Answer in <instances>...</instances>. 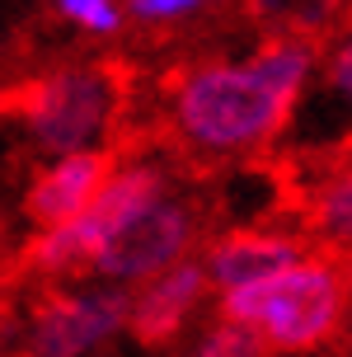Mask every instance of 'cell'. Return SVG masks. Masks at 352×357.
I'll use <instances>...</instances> for the list:
<instances>
[{
    "label": "cell",
    "mask_w": 352,
    "mask_h": 357,
    "mask_svg": "<svg viewBox=\"0 0 352 357\" xmlns=\"http://www.w3.org/2000/svg\"><path fill=\"white\" fill-rule=\"evenodd\" d=\"M324 47L263 33L245 56L202 52L160 80V132L188 165H245L291 132Z\"/></svg>",
    "instance_id": "obj_1"
},
{
    "label": "cell",
    "mask_w": 352,
    "mask_h": 357,
    "mask_svg": "<svg viewBox=\"0 0 352 357\" xmlns=\"http://www.w3.org/2000/svg\"><path fill=\"white\" fill-rule=\"evenodd\" d=\"M127 71L108 56H66L24 75L5 94V113L29 151L43 160L61 155H123Z\"/></svg>",
    "instance_id": "obj_2"
},
{
    "label": "cell",
    "mask_w": 352,
    "mask_h": 357,
    "mask_svg": "<svg viewBox=\"0 0 352 357\" xmlns=\"http://www.w3.org/2000/svg\"><path fill=\"white\" fill-rule=\"evenodd\" d=\"M216 310L254 329L273 357L329 353L348 343L352 329V264L315 250L268 282L221 296Z\"/></svg>",
    "instance_id": "obj_3"
},
{
    "label": "cell",
    "mask_w": 352,
    "mask_h": 357,
    "mask_svg": "<svg viewBox=\"0 0 352 357\" xmlns=\"http://www.w3.org/2000/svg\"><path fill=\"white\" fill-rule=\"evenodd\" d=\"M132 329V291L99 278L29 287L15 320V357H104Z\"/></svg>",
    "instance_id": "obj_4"
},
{
    "label": "cell",
    "mask_w": 352,
    "mask_h": 357,
    "mask_svg": "<svg viewBox=\"0 0 352 357\" xmlns=\"http://www.w3.org/2000/svg\"><path fill=\"white\" fill-rule=\"evenodd\" d=\"M207 240H211L207 207L197 202V193L174 183L164 193L146 197L137 212H127L118 221V231L104 240L89 278L137 291V287L164 278L169 268L197 259V254L207 250Z\"/></svg>",
    "instance_id": "obj_5"
},
{
    "label": "cell",
    "mask_w": 352,
    "mask_h": 357,
    "mask_svg": "<svg viewBox=\"0 0 352 357\" xmlns=\"http://www.w3.org/2000/svg\"><path fill=\"white\" fill-rule=\"evenodd\" d=\"M305 254H315V245L300 231L296 216L286 212V216H259V221H240V226L211 231L207 250H202V268H207L211 291L221 301V296L249 291V287L296 268Z\"/></svg>",
    "instance_id": "obj_6"
},
{
    "label": "cell",
    "mask_w": 352,
    "mask_h": 357,
    "mask_svg": "<svg viewBox=\"0 0 352 357\" xmlns=\"http://www.w3.org/2000/svg\"><path fill=\"white\" fill-rule=\"evenodd\" d=\"M207 305H216V291H211V278L202 268V254H197V259L169 268L164 278L132 291V329H127V339L137 348H146V353H174L197 329V315Z\"/></svg>",
    "instance_id": "obj_7"
},
{
    "label": "cell",
    "mask_w": 352,
    "mask_h": 357,
    "mask_svg": "<svg viewBox=\"0 0 352 357\" xmlns=\"http://www.w3.org/2000/svg\"><path fill=\"white\" fill-rule=\"evenodd\" d=\"M118 160L123 155H61V160L33 165V174L24 178V193H19V216L29 235L80 221L104 197Z\"/></svg>",
    "instance_id": "obj_8"
},
{
    "label": "cell",
    "mask_w": 352,
    "mask_h": 357,
    "mask_svg": "<svg viewBox=\"0 0 352 357\" xmlns=\"http://www.w3.org/2000/svg\"><path fill=\"white\" fill-rule=\"evenodd\" d=\"M286 212L300 221L315 250L352 264V146H334L310 165Z\"/></svg>",
    "instance_id": "obj_9"
},
{
    "label": "cell",
    "mask_w": 352,
    "mask_h": 357,
    "mask_svg": "<svg viewBox=\"0 0 352 357\" xmlns=\"http://www.w3.org/2000/svg\"><path fill=\"white\" fill-rule=\"evenodd\" d=\"M169 357H273V353L259 343V334H254V329L226 320L221 310H211V320L197 324V329L178 343Z\"/></svg>",
    "instance_id": "obj_10"
},
{
    "label": "cell",
    "mask_w": 352,
    "mask_h": 357,
    "mask_svg": "<svg viewBox=\"0 0 352 357\" xmlns=\"http://www.w3.org/2000/svg\"><path fill=\"white\" fill-rule=\"evenodd\" d=\"M52 15L61 19V24H70L75 33L99 38V43H113L123 29H132L127 5H113V0H56Z\"/></svg>",
    "instance_id": "obj_11"
},
{
    "label": "cell",
    "mask_w": 352,
    "mask_h": 357,
    "mask_svg": "<svg viewBox=\"0 0 352 357\" xmlns=\"http://www.w3.org/2000/svg\"><path fill=\"white\" fill-rule=\"evenodd\" d=\"M211 10L202 5V0H132L127 5V19H132V29H141V33H174V29H193V24H202Z\"/></svg>",
    "instance_id": "obj_12"
},
{
    "label": "cell",
    "mask_w": 352,
    "mask_h": 357,
    "mask_svg": "<svg viewBox=\"0 0 352 357\" xmlns=\"http://www.w3.org/2000/svg\"><path fill=\"white\" fill-rule=\"evenodd\" d=\"M319 89H324L329 104H338V113H343L348 127H352V15H348V24L334 33V43L324 47V61H319Z\"/></svg>",
    "instance_id": "obj_13"
},
{
    "label": "cell",
    "mask_w": 352,
    "mask_h": 357,
    "mask_svg": "<svg viewBox=\"0 0 352 357\" xmlns=\"http://www.w3.org/2000/svg\"><path fill=\"white\" fill-rule=\"evenodd\" d=\"M343 357H352V329H348V343H343Z\"/></svg>",
    "instance_id": "obj_14"
},
{
    "label": "cell",
    "mask_w": 352,
    "mask_h": 357,
    "mask_svg": "<svg viewBox=\"0 0 352 357\" xmlns=\"http://www.w3.org/2000/svg\"><path fill=\"white\" fill-rule=\"evenodd\" d=\"M104 357H108V353H104Z\"/></svg>",
    "instance_id": "obj_15"
}]
</instances>
